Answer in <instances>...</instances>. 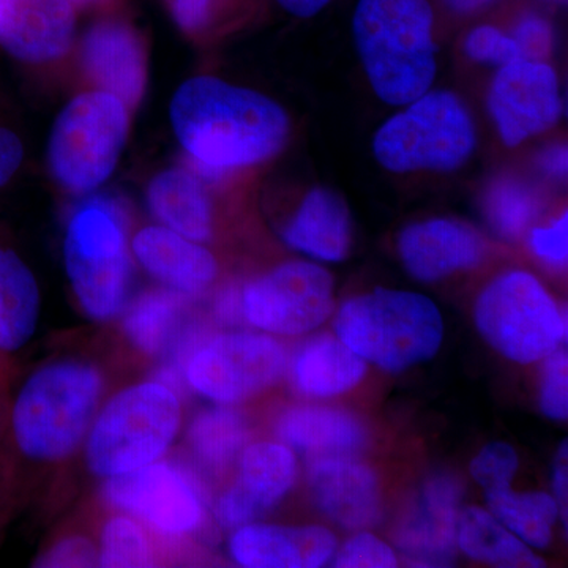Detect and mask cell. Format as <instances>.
Wrapping results in <instances>:
<instances>
[{"instance_id":"6da1fadb","label":"cell","mask_w":568,"mask_h":568,"mask_svg":"<svg viewBox=\"0 0 568 568\" xmlns=\"http://www.w3.org/2000/svg\"><path fill=\"white\" fill-rule=\"evenodd\" d=\"M106 392V373L82 355L50 358L21 381L0 424V504L28 467L58 466L81 450Z\"/></svg>"},{"instance_id":"7a4b0ae2","label":"cell","mask_w":568,"mask_h":568,"mask_svg":"<svg viewBox=\"0 0 568 568\" xmlns=\"http://www.w3.org/2000/svg\"><path fill=\"white\" fill-rule=\"evenodd\" d=\"M170 115L194 173L204 179L272 159L290 134V119L274 100L212 77L183 82Z\"/></svg>"},{"instance_id":"3957f363","label":"cell","mask_w":568,"mask_h":568,"mask_svg":"<svg viewBox=\"0 0 568 568\" xmlns=\"http://www.w3.org/2000/svg\"><path fill=\"white\" fill-rule=\"evenodd\" d=\"M435 14L428 0H358L354 39L373 91L388 104L413 103L436 77Z\"/></svg>"},{"instance_id":"277c9868","label":"cell","mask_w":568,"mask_h":568,"mask_svg":"<svg viewBox=\"0 0 568 568\" xmlns=\"http://www.w3.org/2000/svg\"><path fill=\"white\" fill-rule=\"evenodd\" d=\"M183 428L181 394L159 377L138 381L104 398L82 458L97 478L123 476L170 454Z\"/></svg>"},{"instance_id":"5b68a950","label":"cell","mask_w":568,"mask_h":568,"mask_svg":"<svg viewBox=\"0 0 568 568\" xmlns=\"http://www.w3.org/2000/svg\"><path fill=\"white\" fill-rule=\"evenodd\" d=\"M130 222L118 200L97 196L82 203L67 223L63 261L81 312L111 323L132 298L133 254Z\"/></svg>"},{"instance_id":"8992f818","label":"cell","mask_w":568,"mask_h":568,"mask_svg":"<svg viewBox=\"0 0 568 568\" xmlns=\"http://www.w3.org/2000/svg\"><path fill=\"white\" fill-rule=\"evenodd\" d=\"M336 336L365 362L402 373L435 357L444 321L435 302L409 291L375 290L338 310Z\"/></svg>"},{"instance_id":"52a82bcc","label":"cell","mask_w":568,"mask_h":568,"mask_svg":"<svg viewBox=\"0 0 568 568\" xmlns=\"http://www.w3.org/2000/svg\"><path fill=\"white\" fill-rule=\"evenodd\" d=\"M476 149V129L454 93L418 97L388 119L373 141L377 162L392 173L447 171L463 166Z\"/></svg>"},{"instance_id":"ba28073f","label":"cell","mask_w":568,"mask_h":568,"mask_svg":"<svg viewBox=\"0 0 568 568\" xmlns=\"http://www.w3.org/2000/svg\"><path fill=\"white\" fill-rule=\"evenodd\" d=\"M129 111L103 91L82 93L63 108L48 145L51 173L63 189L89 193L110 179L129 138Z\"/></svg>"},{"instance_id":"9c48e42d","label":"cell","mask_w":568,"mask_h":568,"mask_svg":"<svg viewBox=\"0 0 568 568\" xmlns=\"http://www.w3.org/2000/svg\"><path fill=\"white\" fill-rule=\"evenodd\" d=\"M474 317L488 345L517 364L544 361L567 338L566 315L528 272L493 280L478 295Z\"/></svg>"},{"instance_id":"30bf717a","label":"cell","mask_w":568,"mask_h":568,"mask_svg":"<svg viewBox=\"0 0 568 568\" xmlns=\"http://www.w3.org/2000/svg\"><path fill=\"white\" fill-rule=\"evenodd\" d=\"M282 343L264 332L200 335L182 364L185 388L213 405L235 406L274 386L286 369Z\"/></svg>"},{"instance_id":"8fae6325","label":"cell","mask_w":568,"mask_h":568,"mask_svg":"<svg viewBox=\"0 0 568 568\" xmlns=\"http://www.w3.org/2000/svg\"><path fill=\"white\" fill-rule=\"evenodd\" d=\"M102 499L111 510L136 518L164 544L196 536L207 521L201 481L183 463L166 457L106 478Z\"/></svg>"},{"instance_id":"7c38bea8","label":"cell","mask_w":568,"mask_h":568,"mask_svg":"<svg viewBox=\"0 0 568 568\" xmlns=\"http://www.w3.org/2000/svg\"><path fill=\"white\" fill-rule=\"evenodd\" d=\"M334 287L325 268L291 261L242 286V315L264 334H310L334 312Z\"/></svg>"},{"instance_id":"4fadbf2b","label":"cell","mask_w":568,"mask_h":568,"mask_svg":"<svg viewBox=\"0 0 568 568\" xmlns=\"http://www.w3.org/2000/svg\"><path fill=\"white\" fill-rule=\"evenodd\" d=\"M488 106L500 138L510 148L547 132L562 114L558 77L547 62L507 63L496 74Z\"/></svg>"},{"instance_id":"5bb4252c","label":"cell","mask_w":568,"mask_h":568,"mask_svg":"<svg viewBox=\"0 0 568 568\" xmlns=\"http://www.w3.org/2000/svg\"><path fill=\"white\" fill-rule=\"evenodd\" d=\"M297 476V459L286 444H248L239 455L237 476L213 506V518L226 530L256 523L290 495Z\"/></svg>"},{"instance_id":"9a60e30c","label":"cell","mask_w":568,"mask_h":568,"mask_svg":"<svg viewBox=\"0 0 568 568\" xmlns=\"http://www.w3.org/2000/svg\"><path fill=\"white\" fill-rule=\"evenodd\" d=\"M462 484L454 476L429 478L396 529V545L410 562L447 567L457 556Z\"/></svg>"},{"instance_id":"2e32d148","label":"cell","mask_w":568,"mask_h":568,"mask_svg":"<svg viewBox=\"0 0 568 568\" xmlns=\"http://www.w3.org/2000/svg\"><path fill=\"white\" fill-rule=\"evenodd\" d=\"M81 65L99 91L136 108L148 82V55L130 22L110 18L93 24L81 43Z\"/></svg>"},{"instance_id":"e0dca14e","label":"cell","mask_w":568,"mask_h":568,"mask_svg":"<svg viewBox=\"0 0 568 568\" xmlns=\"http://www.w3.org/2000/svg\"><path fill=\"white\" fill-rule=\"evenodd\" d=\"M130 248L145 274L186 297H201L219 278V261L211 250L163 224L141 227Z\"/></svg>"},{"instance_id":"ac0fdd59","label":"cell","mask_w":568,"mask_h":568,"mask_svg":"<svg viewBox=\"0 0 568 568\" xmlns=\"http://www.w3.org/2000/svg\"><path fill=\"white\" fill-rule=\"evenodd\" d=\"M77 24L71 0H0V47L22 62L41 63L70 50Z\"/></svg>"},{"instance_id":"d6986e66","label":"cell","mask_w":568,"mask_h":568,"mask_svg":"<svg viewBox=\"0 0 568 568\" xmlns=\"http://www.w3.org/2000/svg\"><path fill=\"white\" fill-rule=\"evenodd\" d=\"M398 253L410 276L435 283L476 267L487 253V244L469 224L436 219L407 226L399 234Z\"/></svg>"},{"instance_id":"ffe728a7","label":"cell","mask_w":568,"mask_h":568,"mask_svg":"<svg viewBox=\"0 0 568 568\" xmlns=\"http://www.w3.org/2000/svg\"><path fill=\"white\" fill-rule=\"evenodd\" d=\"M308 485L317 508L343 529H368L381 519L379 481L355 459L316 458L310 466Z\"/></svg>"},{"instance_id":"44dd1931","label":"cell","mask_w":568,"mask_h":568,"mask_svg":"<svg viewBox=\"0 0 568 568\" xmlns=\"http://www.w3.org/2000/svg\"><path fill=\"white\" fill-rule=\"evenodd\" d=\"M336 551L331 530L321 526H282L250 523L234 529L230 555L246 568H317Z\"/></svg>"},{"instance_id":"7402d4cb","label":"cell","mask_w":568,"mask_h":568,"mask_svg":"<svg viewBox=\"0 0 568 568\" xmlns=\"http://www.w3.org/2000/svg\"><path fill=\"white\" fill-rule=\"evenodd\" d=\"M351 237L349 209L338 193L323 186L306 194L283 230L284 242L291 248L327 263L345 260Z\"/></svg>"},{"instance_id":"603a6c76","label":"cell","mask_w":568,"mask_h":568,"mask_svg":"<svg viewBox=\"0 0 568 568\" xmlns=\"http://www.w3.org/2000/svg\"><path fill=\"white\" fill-rule=\"evenodd\" d=\"M275 433L287 447L323 457H349L365 446V426L346 410L294 406L283 410Z\"/></svg>"},{"instance_id":"cb8c5ba5","label":"cell","mask_w":568,"mask_h":568,"mask_svg":"<svg viewBox=\"0 0 568 568\" xmlns=\"http://www.w3.org/2000/svg\"><path fill=\"white\" fill-rule=\"evenodd\" d=\"M193 298L159 286L130 298L122 313V334L148 358L166 357L181 342Z\"/></svg>"},{"instance_id":"d4e9b609","label":"cell","mask_w":568,"mask_h":568,"mask_svg":"<svg viewBox=\"0 0 568 568\" xmlns=\"http://www.w3.org/2000/svg\"><path fill=\"white\" fill-rule=\"evenodd\" d=\"M148 205L160 224L192 241H211L213 209L200 175L183 168L163 171L152 179Z\"/></svg>"},{"instance_id":"484cf974","label":"cell","mask_w":568,"mask_h":568,"mask_svg":"<svg viewBox=\"0 0 568 568\" xmlns=\"http://www.w3.org/2000/svg\"><path fill=\"white\" fill-rule=\"evenodd\" d=\"M366 364L338 336L308 339L291 362V383L298 394L328 398L345 394L364 379Z\"/></svg>"},{"instance_id":"4316f807","label":"cell","mask_w":568,"mask_h":568,"mask_svg":"<svg viewBox=\"0 0 568 568\" xmlns=\"http://www.w3.org/2000/svg\"><path fill=\"white\" fill-rule=\"evenodd\" d=\"M39 282L20 254L0 245V354L22 349L40 323Z\"/></svg>"},{"instance_id":"83f0119b","label":"cell","mask_w":568,"mask_h":568,"mask_svg":"<svg viewBox=\"0 0 568 568\" xmlns=\"http://www.w3.org/2000/svg\"><path fill=\"white\" fill-rule=\"evenodd\" d=\"M457 547L467 558L489 566L523 568L545 567L544 559L480 507H467L457 523Z\"/></svg>"},{"instance_id":"f1b7e54d","label":"cell","mask_w":568,"mask_h":568,"mask_svg":"<svg viewBox=\"0 0 568 568\" xmlns=\"http://www.w3.org/2000/svg\"><path fill=\"white\" fill-rule=\"evenodd\" d=\"M248 437L244 414L233 406L215 405L194 414L186 428L185 443L197 465L219 474L239 458L248 446Z\"/></svg>"},{"instance_id":"f546056e","label":"cell","mask_w":568,"mask_h":568,"mask_svg":"<svg viewBox=\"0 0 568 568\" xmlns=\"http://www.w3.org/2000/svg\"><path fill=\"white\" fill-rule=\"evenodd\" d=\"M489 511L530 548L545 549L559 517L555 497L547 493H515L510 487L485 493Z\"/></svg>"},{"instance_id":"4dcf8cb0","label":"cell","mask_w":568,"mask_h":568,"mask_svg":"<svg viewBox=\"0 0 568 568\" xmlns=\"http://www.w3.org/2000/svg\"><path fill=\"white\" fill-rule=\"evenodd\" d=\"M162 541L136 518L112 510L97 537L99 567L159 566L163 558Z\"/></svg>"},{"instance_id":"1f68e13d","label":"cell","mask_w":568,"mask_h":568,"mask_svg":"<svg viewBox=\"0 0 568 568\" xmlns=\"http://www.w3.org/2000/svg\"><path fill=\"white\" fill-rule=\"evenodd\" d=\"M537 212L536 193L514 179L493 183L485 194V215L496 233L504 237H519L536 219Z\"/></svg>"},{"instance_id":"d6a6232c","label":"cell","mask_w":568,"mask_h":568,"mask_svg":"<svg viewBox=\"0 0 568 568\" xmlns=\"http://www.w3.org/2000/svg\"><path fill=\"white\" fill-rule=\"evenodd\" d=\"M519 459L517 452L506 443H493L481 448L473 459L470 474L474 480L487 491L510 487L517 474Z\"/></svg>"},{"instance_id":"836d02e7","label":"cell","mask_w":568,"mask_h":568,"mask_svg":"<svg viewBox=\"0 0 568 568\" xmlns=\"http://www.w3.org/2000/svg\"><path fill=\"white\" fill-rule=\"evenodd\" d=\"M99 545L97 538L82 532L58 537L40 552L33 567H97Z\"/></svg>"},{"instance_id":"e575fe53","label":"cell","mask_w":568,"mask_h":568,"mask_svg":"<svg viewBox=\"0 0 568 568\" xmlns=\"http://www.w3.org/2000/svg\"><path fill=\"white\" fill-rule=\"evenodd\" d=\"M567 351L556 349L545 361L541 376L540 407L551 420H567L568 416Z\"/></svg>"},{"instance_id":"d590c367","label":"cell","mask_w":568,"mask_h":568,"mask_svg":"<svg viewBox=\"0 0 568 568\" xmlns=\"http://www.w3.org/2000/svg\"><path fill=\"white\" fill-rule=\"evenodd\" d=\"M334 567L338 568H394L398 566L394 549L386 541L361 532L335 551Z\"/></svg>"},{"instance_id":"8d00e7d4","label":"cell","mask_w":568,"mask_h":568,"mask_svg":"<svg viewBox=\"0 0 568 568\" xmlns=\"http://www.w3.org/2000/svg\"><path fill=\"white\" fill-rule=\"evenodd\" d=\"M467 55L474 61L504 67L521 59L514 37H507L493 26H480L467 36Z\"/></svg>"},{"instance_id":"74e56055","label":"cell","mask_w":568,"mask_h":568,"mask_svg":"<svg viewBox=\"0 0 568 568\" xmlns=\"http://www.w3.org/2000/svg\"><path fill=\"white\" fill-rule=\"evenodd\" d=\"M534 253L552 267H562L568 257L567 212L552 226L536 227L530 234Z\"/></svg>"},{"instance_id":"f35d334b","label":"cell","mask_w":568,"mask_h":568,"mask_svg":"<svg viewBox=\"0 0 568 568\" xmlns=\"http://www.w3.org/2000/svg\"><path fill=\"white\" fill-rule=\"evenodd\" d=\"M525 61L545 62L552 48L551 28L544 18L526 17L519 22L514 37Z\"/></svg>"},{"instance_id":"ab89813d","label":"cell","mask_w":568,"mask_h":568,"mask_svg":"<svg viewBox=\"0 0 568 568\" xmlns=\"http://www.w3.org/2000/svg\"><path fill=\"white\" fill-rule=\"evenodd\" d=\"M175 24L190 36H197L211 26L220 0H164Z\"/></svg>"},{"instance_id":"60d3db41","label":"cell","mask_w":568,"mask_h":568,"mask_svg":"<svg viewBox=\"0 0 568 568\" xmlns=\"http://www.w3.org/2000/svg\"><path fill=\"white\" fill-rule=\"evenodd\" d=\"M24 159L20 138L6 126H0V186L17 174Z\"/></svg>"},{"instance_id":"b9f144b4","label":"cell","mask_w":568,"mask_h":568,"mask_svg":"<svg viewBox=\"0 0 568 568\" xmlns=\"http://www.w3.org/2000/svg\"><path fill=\"white\" fill-rule=\"evenodd\" d=\"M213 315L223 324L235 325L244 321L242 315V287L227 284L213 301Z\"/></svg>"},{"instance_id":"7bdbcfd3","label":"cell","mask_w":568,"mask_h":568,"mask_svg":"<svg viewBox=\"0 0 568 568\" xmlns=\"http://www.w3.org/2000/svg\"><path fill=\"white\" fill-rule=\"evenodd\" d=\"M567 440H564L556 455L555 465H552V489H555V500L558 504L559 518L562 519L564 529L567 530L568 523V462H567Z\"/></svg>"},{"instance_id":"ee69618b","label":"cell","mask_w":568,"mask_h":568,"mask_svg":"<svg viewBox=\"0 0 568 568\" xmlns=\"http://www.w3.org/2000/svg\"><path fill=\"white\" fill-rule=\"evenodd\" d=\"M567 148L566 145L558 144L548 148L547 151L541 152L540 168L552 179L567 178Z\"/></svg>"},{"instance_id":"f6af8a7d","label":"cell","mask_w":568,"mask_h":568,"mask_svg":"<svg viewBox=\"0 0 568 568\" xmlns=\"http://www.w3.org/2000/svg\"><path fill=\"white\" fill-rule=\"evenodd\" d=\"M284 10L301 18L315 17L331 0H276Z\"/></svg>"},{"instance_id":"bcb514c9","label":"cell","mask_w":568,"mask_h":568,"mask_svg":"<svg viewBox=\"0 0 568 568\" xmlns=\"http://www.w3.org/2000/svg\"><path fill=\"white\" fill-rule=\"evenodd\" d=\"M495 2L496 0H444L448 9L457 11V13H476Z\"/></svg>"},{"instance_id":"7dc6e473","label":"cell","mask_w":568,"mask_h":568,"mask_svg":"<svg viewBox=\"0 0 568 568\" xmlns=\"http://www.w3.org/2000/svg\"><path fill=\"white\" fill-rule=\"evenodd\" d=\"M11 377V364L9 355L0 354V396L3 395L6 388L9 387Z\"/></svg>"},{"instance_id":"c3c4849f","label":"cell","mask_w":568,"mask_h":568,"mask_svg":"<svg viewBox=\"0 0 568 568\" xmlns=\"http://www.w3.org/2000/svg\"><path fill=\"white\" fill-rule=\"evenodd\" d=\"M74 7H92L100 6V3L110 2V0H71Z\"/></svg>"},{"instance_id":"681fc988","label":"cell","mask_w":568,"mask_h":568,"mask_svg":"<svg viewBox=\"0 0 568 568\" xmlns=\"http://www.w3.org/2000/svg\"><path fill=\"white\" fill-rule=\"evenodd\" d=\"M552 2H566V0H552Z\"/></svg>"}]
</instances>
